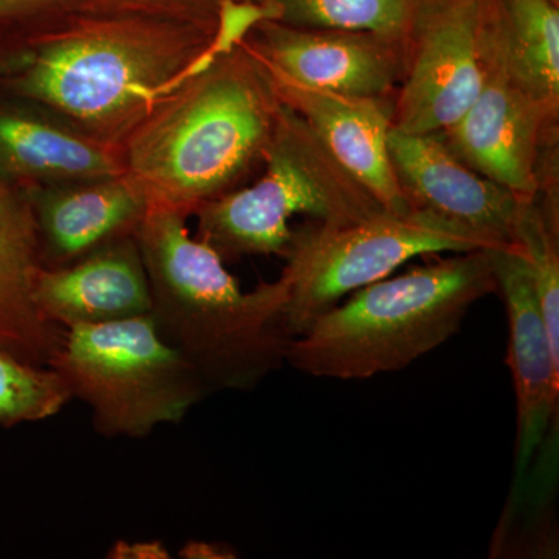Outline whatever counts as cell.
<instances>
[{"mask_svg":"<svg viewBox=\"0 0 559 559\" xmlns=\"http://www.w3.org/2000/svg\"><path fill=\"white\" fill-rule=\"evenodd\" d=\"M282 109L270 72L237 40L128 134L127 175L148 205L193 215L264 167Z\"/></svg>","mask_w":559,"mask_h":559,"instance_id":"1","label":"cell"},{"mask_svg":"<svg viewBox=\"0 0 559 559\" xmlns=\"http://www.w3.org/2000/svg\"><path fill=\"white\" fill-rule=\"evenodd\" d=\"M186 213L148 205L135 230L151 289V319L210 393L249 392L286 364L285 275L242 290L210 246L191 238Z\"/></svg>","mask_w":559,"mask_h":559,"instance_id":"2","label":"cell"},{"mask_svg":"<svg viewBox=\"0 0 559 559\" xmlns=\"http://www.w3.org/2000/svg\"><path fill=\"white\" fill-rule=\"evenodd\" d=\"M224 46L219 27L173 33L87 25L25 51L9 83L16 94L61 114L90 138L117 145Z\"/></svg>","mask_w":559,"mask_h":559,"instance_id":"3","label":"cell"},{"mask_svg":"<svg viewBox=\"0 0 559 559\" xmlns=\"http://www.w3.org/2000/svg\"><path fill=\"white\" fill-rule=\"evenodd\" d=\"M495 293L491 249L430 261L364 286L323 312L290 341L286 364L344 381L406 369L454 336L473 305Z\"/></svg>","mask_w":559,"mask_h":559,"instance_id":"4","label":"cell"},{"mask_svg":"<svg viewBox=\"0 0 559 559\" xmlns=\"http://www.w3.org/2000/svg\"><path fill=\"white\" fill-rule=\"evenodd\" d=\"M252 186L202 205L198 240L223 261L242 257H285L296 215L345 226L390 212L341 164L293 109L283 105L277 131Z\"/></svg>","mask_w":559,"mask_h":559,"instance_id":"5","label":"cell"},{"mask_svg":"<svg viewBox=\"0 0 559 559\" xmlns=\"http://www.w3.org/2000/svg\"><path fill=\"white\" fill-rule=\"evenodd\" d=\"M49 367L109 439H143L162 425H178L212 395L151 316L66 330Z\"/></svg>","mask_w":559,"mask_h":559,"instance_id":"6","label":"cell"},{"mask_svg":"<svg viewBox=\"0 0 559 559\" xmlns=\"http://www.w3.org/2000/svg\"><path fill=\"white\" fill-rule=\"evenodd\" d=\"M495 249L484 238L423 210L329 226L308 219L293 231L282 275L289 283L286 326L304 336L348 294L388 278L407 261L441 252Z\"/></svg>","mask_w":559,"mask_h":559,"instance_id":"7","label":"cell"},{"mask_svg":"<svg viewBox=\"0 0 559 559\" xmlns=\"http://www.w3.org/2000/svg\"><path fill=\"white\" fill-rule=\"evenodd\" d=\"M484 83L477 0H428L409 36L393 97L392 130L439 134L469 109Z\"/></svg>","mask_w":559,"mask_h":559,"instance_id":"8","label":"cell"},{"mask_svg":"<svg viewBox=\"0 0 559 559\" xmlns=\"http://www.w3.org/2000/svg\"><path fill=\"white\" fill-rule=\"evenodd\" d=\"M241 43L271 72L349 97H395L409 61L407 39L271 20L253 22Z\"/></svg>","mask_w":559,"mask_h":559,"instance_id":"9","label":"cell"},{"mask_svg":"<svg viewBox=\"0 0 559 559\" xmlns=\"http://www.w3.org/2000/svg\"><path fill=\"white\" fill-rule=\"evenodd\" d=\"M484 83L469 109L439 132L457 159L521 200L538 190L544 146L559 142V120L547 116L495 66L481 62Z\"/></svg>","mask_w":559,"mask_h":559,"instance_id":"10","label":"cell"},{"mask_svg":"<svg viewBox=\"0 0 559 559\" xmlns=\"http://www.w3.org/2000/svg\"><path fill=\"white\" fill-rule=\"evenodd\" d=\"M389 156L412 210L457 224L495 249L516 248L514 234L525 200L463 164L439 134L390 130Z\"/></svg>","mask_w":559,"mask_h":559,"instance_id":"11","label":"cell"},{"mask_svg":"<svg viewBox=\"0 0 559 559\" xmlns=\"http://www.w3.org/2000/svg\"><path fill=\"white\" fill-rule=\"evenodd\" d=\"M498 293L509 318V366L516 392L513 489L520 487L547 433L559 425V353L551 347L535 283L518 248L491 249ZM511 489V491H513Z\"/></svg>","mask_w":559,"mask_h":559,"instance_id":"12","label":"cell"},{"mask_svg":"<svg viewBox=\"0 0 559 559\" xmlns=\"http://www.w3.org/2000/svg\"><path fill=\"white\" fill-rule=\"evenodd\" d=\"M267 72L283 105L305 120L330 153L385 209L393 213L411 212L389 156L393 98L349 97Z\"/></svg>","mask_w":559,"mask_h":559,"instance_id":"13","label":"cell"},{"mask_svg":"<svg viewBox=\"0 0 559 559\" xmlns=\"http://www.w3.org/2000/svg\"><path fill=\"white\" fill-rule=\"evenodd\" d=\"M33 300L44 318L64 330L150 316V280L134 235L68 266H40Z\"/></svg>","mask_w":559,"mask_h":559,"instance_id":"14","label":"cell"},{"mask_svg":"<svg viewBox=\"0 0 559 559\" xmlns=\"http://www.w3.org/2000/svg\"><path fill=\"white\" fill-rule=\"evenodd\" d=\"M35 215L43 267H62L132 237L148 201L128 175L25 191Z\"/></svg>","mask_w":559,"mask_h":559,"instance_id":"15","label":"cell"},{"mask_svg":"<svg viewBox=\"0 0 559 559\" xmlns=\"http://www.w3.org/2000/svg\"><path fill=\"white\" fill-rule=\"evenodd\" d=\"M20 58L0 49V76L16 68ZM39 267L31 201L0 176V349L25 362L49 366L66 330L44 318L33 300Z\"/></svg>","mask_w":559,"mask_h":559,"instance_id":"16","label":"cell"},{"mask_svg":"<svg viewBox=\"0 0 559 559\" xmlns=\"http://www.w3.org/2000/svg\"><path fill=\"white\" fill-rule=\"evenodd\" d=\"M481 62L502 70L559 120V5L554 0H477Z\"/></svg>","mask_w":559,"mask_h":559,"instance_id":"17","label":"cell"},{"mask_svg":"<svg viewBox=\"0 0 559 559\" xmlns=\"http://www.w3.org/2000/svg\"><path fill=\"white\" fill-rule=\"evenodd\" d=\"M127 175L123 154L103 142L0 110V176L22 191Z\"/></svg>","mask_w":559,"mask_h":559,"instance_id":"18","label":"cell"},{"mask_svg":"<svg viewBox=\"0 0 559 559\" xmlns=\"http://www.w3.org/2000/svg\"><path fill=\"white\" fill-rule=\"evenodd\" d=\"M264 20L297 27L380 33L407 39L428 0H241Z\"/></svg>","mask_w":559,"mask_h":559,"instance_id":"19","label":"cell"},{"mask_svg":"<svg viewBox=\"0 0 559 559\" xmlns=\"http://www.w3.org/2000/svg\"><path fill=\"white\" fill-rule=\"evenodd\" d=\"M514 242L527 261L551 347L559 353V180L539 183L535 197L522 201Z\"/></svg>","mask_w":559,"mask_h":559,"instance_id":"20","label":"cell"},{"mask_svg":"<svg viewBox=\"0 0 559 559\" xmlns=\"http://www.w3.org/2000/svg\"><path fill=\"white\" fill-rule=\"evenodd\" d=\"M70 400L72 393L57 370L0 349V426L44 421L60 414Z\"/></svg>","mask_w":559,"mask_h":559,"instance_id":"21","label":"cell"},{"mask_svg":"<svg viewBox=\"0 0 559 559\" xmlns=\"http://www.w3.org/2000/svg\"><path fill=\"white\" fill-rule=\"evenodd\" d=\"M106 558L109 559H168L171 558L162 540H116Z\"/></svg>","mask_w":559,"mask_h":559,"instance_id":"22","label":"cell"},{"mask_svg":"<svg viewBox=\"0 0 559 559\" xmlns=\"http://www.w3.org/2000/svg\"><path fill=\"white\" fill-rule=\"evenodd\" d=\"M179 557L183 559H231L238 558V555L226 544L193 539L180 549Z\"/></svg>","mask_w":559,"mask_h":559,"instance_id":"23","label":"cell"},{"mask_svg":"<svg viewBox=\"0 0 559 559\" xmlns=\"http://www.w3.org/2000/svg\"><path fill=\"white\" fill-rule=\"evenodd\" d=\"M39 0H0V20L17 16L33 9Z\"/></svg>","mask_w":559,"mask_h":559,"instance_id":"24","label":"cell"},{"mask_svg":"<svg viewBox=\"0 0 559 559\" xmlns=\"http://www.w3.org/2000/svg\"><path fill=\"white\" fill-rule=\"evenodd\" d=\"M213 2H219L221 3V2H223V0H213Z\"/></svg>","mask_w":559,"mask_h":559,"instance_id":"25","label":"cell"},{"mask_svg":"<svg viewBox=\"0 0 559 559\" xmlns=\"http://www.w3.org/2000/svg\"><path fill=\"white\" fill-rule=\"evenodd\" d=\"M554 2H555V3H558V5H559V0H554Z\"/></svg>","mask_w":559,"mask_h":559,"instance_id":"26","label":"cell"}]
</instances>
